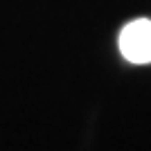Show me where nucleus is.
<instances>
[{"label": "nucleus", "mask_w": 151, "mask_h": 151, "mask_svg": "<svg viewBox=\"0 0 151 151\" xmlns=\"http://www.w3.org/2000/svg\"><path fill=\"white\" fill-rule=\"evenodd\" d=\"M120 52L131 63L151 61V20H133L120 34Z\"/></svg>", "instance_id": "nucleus-1"}]
</instances>
